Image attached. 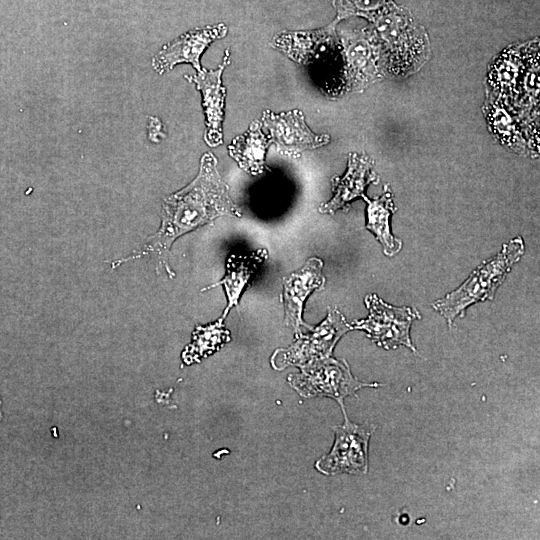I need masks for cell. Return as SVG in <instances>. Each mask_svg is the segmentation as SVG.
<instances>
[{
  "instance_id": "cell-1",
  "label": "cell",
  "mask_w": 540,
  "mask_h": 540,
  "mask_svg": "<svg viewBox=\"0 0 540 540\" xmlns=\"http://www.w3.org/2000/svg\"><path fill=\"white\" fill-rule=\"evenodd\" d=\"M221 216L240 217L241 212L232 201L229 187L217 169V160L211 152L200 161L198 175L187 186L164 198L160 212L159 230L150 236L143 247L129 256L114 260L111 268L152 253L172 278L168 257L174 241Z\"/></svg>"
},
{
  "instance_id": "cell-2",
  "label": "cell",
  "mask_w": 540,
  "mask_h": 540,
  "mask_svg": "<svg viewBox=\"0 0 540 540\" xmlns=\"http://www.w3.org/2000/svg\"><path fill=\"white\" fill-rule=\"evenodd\" d=\"M523 253L524 242L521 237L504 244L496 256L484 261L461 286L437 300L433 308L452 326L458 316H464L468 306L494 298L496 290Z\"/></svg>"
},
{
  "instance_id": "cell-3",
  "label": "cell",
  "mask_w": 540,
  "mask_h": 540,
  "mask_svg": "<svg viewBox=\"0 0 540 540\" xmlns=\"http://www.w3.org/2000/svg\"><path fill=\"white\" fill-rule=\"evenodd\" d=\"M300 367V373L290 374L288 383L302 397H329L341 408L343 400L355 395L363 387H377L378 383H366L356 379L344 359L331 356L310 361Z\"/></svg>"
},
{
  "instance_id": "cell-4",
  "label": "cell",
  "mask_w": 540,
  "mask_h": 540,
  "mask_svg": "<svg viewBox=\"0 0 540 540\" xmlns=\"http://www.w3.org/2000/svg\"><path fill=\"white\" fill-rule=\"evenodd\" d=\"M365 305L369 310L367 318L354 321L352 329L365 331L368 338L385 350L405 346L416 352L410 338V329L412 323L421 318L417 310L390 305L376 294L367 295Z\"/></svg>"
},
{
  "instance_id": "cell-5",
  "label": "cell",
  "mask_w": 540,
  "mask_h": 540,
  "mask_svg": "<svg viewBox=\"0 0 540 540\" xmlns=\"http://www.w3.org/2000/svg\"><path fill=\"white\" fill-rule=\"evenodd\" d=\"M344 423L333 427L335 439L329 453L315 463L316 469L325 475L366 474L368 471V447L374 424L351 422L342 407Z\"/></svg>"
},
{
  "instance_id": "cell-6",
  "label": "cell",
  "mask_w": 540,
  "mask_h": 540,
  "mask_svg": "<svg viewBox=\"0 0 540 540\" xmlns=\"http://www.w3.org/2000/svg\"><path fill=\"white\" fill-rule=\"evenodd\" d=\"M352 330L345 317L330 309L327 317L308 334L296 336V341L286 349H278L271 357L274 369L281 370L289 365L301 366L310 361L331 356L339 339Z\"/></svg>"
},
{
  "instance_id": "cell-7",
  "label": "cell",
  "mask_w": 540,
  "mask_h": 540,
  "mask_svg": "<svg viewBox=\"0 0 540 540\" xmlns=\"http://www.w3.org/2000/svg\"><path fill=\"white\" fill-rule=\"evenodd\" d=\"M373 21L395 59L408 66L423 59L425 36L406 10L390 4Z\"/></svg>"
},
{
  "instance_id": "cell-8",
  "label": "cell",
  "mask_w": 540,
  "mask_h": 540,
  "mask_svg": "<svg viewBox=\"0 0 540 540\" xmlns=\"http://www.w3.org/2000/svg\"><path fill=\"white\" fill-rule=\"evenodd\" d=\"M227 31L223 23L189 30L165 44L152 58V67L158 74H163L178 64L188 63L200 72L202 54L213 41L223 38Z\"/></svg>"
},
{
  "instance_id": "cell-9",
  "label": "cell",
  "mask_w": 540,
  "mask_h": 540,
  "mask_svg": "<svg viewBox=\"0 0 540 540\" xmlns=\"http://www.w3.org/2000/svg\"><path fill=\"white\" fill-rule=\"evenodd\" d=\"M261 123L277 150L284 155L296 156L329 142V136L316 135L309 129L302 111L297 109L279 114L264 111Z\"/></svg>"
},
{
  "instance_id": "cell-10",
  "label": "cell",
  "mask_w": 540,
  "mask_h": 540,
  "mask_svg": "<svg viewBox=\"0 0 540 540\" xmlns=\"http://www.w3.org/2000/svg\"><path fill=\"white\" fill-rule=\"evenodd\" d=\"M322 268V260L312 257L298 271L283 278L284 323L294 329L296 336L302 333L303 327L312 328L303 321L302 312L307 297L324 288Z\"/></svg>"
},
{
  "instance_id": "cell-11",
  "label": "cell",
  "mask_w": 540,
  "mask_h": 540,
  "mask_svg": "<svg viewBox=\"0 0 540 540\" xmlns=\"http://www.w3.org/2000/svg\"><path fill=\"white\" fill-rule=\"evenodd\" d=\"M229 63L230 52L229 49H226L223 61L217 69H202L195 75H185V78L194 83L202 95L206 122L205 141L211 147L218 146L223 142L222 124L226 90L222 85V74Z\"/></svg>"
},
{
  "instance_id": "cell-12",
  "label": "cell",
  "mask_w": 540,
  "mask_h": 540,
  "mask_svg": "<svg viewBox=\"0 0 540 540\" xmlns=\"http://www.w3.org/2000/svg\"><path fill=\"white\" fill-rule=\"evenodd\" d=\"M369 160L356 154L351 155L348 170L342 178L332 180L334 195L319 207L321 213L333 214L340 209H348L350 203L364 196L365 187L374 180Z\"/></svg>"
},
{
  "instance_id": "cell-13",
  "label": "cell",
  "mask_w": 540,
  "mask_h": 540,
  "mask_svg": "<svg viewBox=\"0 0 540 540\" xmlns=\"http://www.w3.org/2000/svg\"><path fill=\"white\" fill-rule=\"evenodd\" d=\"M266 258V250H258L251 254H231L227 259L226 274L224 278L219 282L202 289V291H205L218 285L224 287L227 297V306L223 315L220 317L222 320H224L233 306L238 305L242 292L245 287L249 285L252 277Z\"/></svg>"
},
{
  "instance_id": "cell-14",
  "label": "cell",
  "mask_w": 540,
  "mask_h": 540,
  "mask_svg": "<svg viewBox=\"0 0 540 540\" xmlns=\"http://www.w3.org/2000/svg\"><path fill=\"white\" fill-rule=\"evenodd\" d=\"M271 143L270 136L262 129V123L254 121L246 132L233 139L228 151L241 169L258 175L266 168L265 155Z\"/></svg>"
},
{
  "instance_id": "cell-15",
  "label": "cell",
  "mask_w": 540,
  "mask_h": 540,
  "mask_svg": "<svg viewBox=\"0 0 540 540\" xmlns=\"http://www.w3.org/2000/svg\"><path fill=\"white\" fill-rule=\"evenodd\" d=\"M346 78L351 88L368 83L374 75L373 50L363 34H351L345 38Z\"/></svg>"
},
{
  "instance_id": "cell-16",
  "label": "cell",
  "mask_w": 540,
  "mask_h": 540,
  "mask_svg": "<svg viewBox=\"0 0 540 540\" xmlns=\"http://www.w3.org/2000/svg\"><path fill=\"white\" fill-rule=\"evenodd\" d=\"M363 198L367 202L366 228L382 244L383 251L387 256L397 254L401 250L402 242L395 238L390 231L389 218L395 211L391 193L386 191L381 197L374 200L368 199L365 195Z\"/></svg>"
},
{
  "instance_id": "cell-17",
  "label": "cell",
  "mask_w": 540,
  "mask_h": 540,
  "mask_svg": "<svg viewBox=\"0 0 540 540\" xmlns=\"http://www.w3.org/2000/svg\"><path fill=\"white\" fill-rule=\"evenodd\" d=\"M230 340V332L224 327L221 318L214 323L197 326L192 334L191 343L182 352V360L186 365L200 362Z\"/></svg>"
},
{
  "instance_id": "cell-18",
  "label": "cell",
  "mask_w": 540,
  "mask_h": 540,
  "mask_svg": "<svg viewBox=\"0 0 540 540\" xmlns=\"http://www.w3.org/2000/svg\"><path fill=\"white\" fill-rule=\"evenodd\" d=\"M337 18L363 16L373 20L381 13L391 0H333Z\"/></svg>"
},
{
  "instance_id": "cell-19",
  "label": "cell",
  "mask_w": 540,
  "mask_h": 540,
  "mask_svg": "<svg viewBox=\"0 0 540 540\" xmlns=\"http://www.w3.org/2000/svg\"><path fill=\"white\" fill-rule=\"evenodd\" d=\"M3 418V411H2V399L0 397V421L2 420Z\"/></svg>"
}]
</instances>
